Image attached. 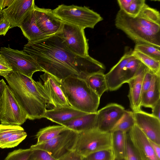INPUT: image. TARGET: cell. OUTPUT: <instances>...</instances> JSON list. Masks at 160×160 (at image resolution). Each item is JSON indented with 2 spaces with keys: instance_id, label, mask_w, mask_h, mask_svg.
I'll return each mask as SVG.
<instances>
[{
  "instance_id": "cell-8",
  "label": "cell",
  "mask_w": 160,
  "mask_h": 160,
  "mask_svg": "<svg viewBox=\"0 0 160 160\" xmlns=\"http://www.w3.org/2000/svg\"><path fill=\"white\" fill-rule=\"evenodd\" d=\"M0 54L11 65L12 71L32 78L33 74L38 71L43 72L35 60L23 50L19 51L8 47H2Z\"/></svg>"
},
{
  "instance_id": "cell-46",
  "label": "cell",
  "mask_w": 160,
  "mask_h": 160,
  "mask_svg": "<svg viewBox=\"0 0 160 160\" xmlns=\"http://www.w3.org/2000/svg\"><path fill=\"white\" fill-rule=\"evenodd\" d=\"M6 83L3 79H2L0 80V98H1L2 94L4 89V86Z\"/></svg>"
},
{
  "instance_id": "cell-2",
  "label": "cell",
  "mask_w": 160,
  "mask_h": 160,
  "mask_svg": "<svg viewBox=\"0 0 160 160\" xmlns=\"http://www.w3.org/2000/svg\"><path fill=\"white\" fill-rule=\"evenodd\" d=\"M28 119L43 118L48 102L38 81L21 73L13 71L4 77Z\"/></svg>"
},
{
  "instance_id": "cell-20",
  "label": "cell",
  "mask_w": 160,
  "mask_h": 160,
  "mask_svg": "<svg viewBox=\"0 0 160 160\" xmlns=\"http://www.w3.org/2000/svg\"><path fill=\"white\" fill-rule=\"evenodd\" d=\"M87 113L78 110L72 107H62L47 110L43 118L62 125L73 118Z\"/></svg>"
},
{
  "instance_id": "cell-21",
  "label": "cell",
  "mask_w": 160,
  "mask_h": 160,
  "mask_svg": "<svg viewBox=\"0 0 160 160\" xmlns=\"http://www.w3.org/2000/svg\"><path fill=\"white\" fill-rule=\"evenodd\" d=\"M97 113H88L73 118L61 125L79 132L96 128Z\"/></svg>"
},
{
  "instance_id": "cell-17",
  "label": "cell",
  "mask_w": 160,
  "mask_h": 160,
  "mask_svg": "<svg viewBox=\"0 0 160 160\" xmlns=\"http://www.w3.org/2000/svg\"><path fill=\"white\" fill-rule=\"evenodd\" d=\"M133 51L130 48L126 49L123 56L118 63L105 74L108 90H116L123 84L122 76L124 69L128 62L134 57Z\"/></svg>"
},
{
  "instance_id": "cell-24",
  "label": "cell",
  "mask_w": 160,
  "mask_h": 160,
  "mask_svg": "<svg viewBox=\"0 0 160 160\" xmlns=\"http://www.w3.org/2000/svg\"><path fill=\"white\" fill-rule=\"evenodd\" d=\"M85 80L89 87L100 98L104 92L108 90L104 73L92 74L87 77Z\"/></svg>"
},
{
  "instance_id": "cell-48",
  "label": "cell",
  "mask_w": 160,
  "mask_h": 160,
  "mask_svg": "<svg viewBox=\"0 0 160 160\" xmlns=\"http://www.w3.org/2000/svg\"><path fill=\"white\" fill-rule=\"evenodd\" d=\"M1 98H0V115L1 112Z\"/></svg>"
},
{
  "instance_id": "cell-37",
  "label": "cell",
  "mask_w": 160,
  "mask_h": 160,
  "mask_svg": "<svg viewBox=\"0 0 160 160\" xmlns=\"http://www.w3.org/2000/svg\"><path fill=\"white\" fill-rule=\"evenodd\" d=\"M32 149V152L28 160H57L45 151Z\"/></svg>"
},
{
  "instance_id": "cell-7",
  "label": "cell",
  "mask_w": 160,
  "mask_h": 160,
  "mask_svg": "<svg viewBox=\"0 0 160 160\" xmlns=\"http://www.w3.org/2000/svg\"><path fill=\"white\" fill-rule=\"evenodd\" d=\"M1 124L21 126L28 119L27 114L20 106L10 88L6 83L1 97Z\"/></svg>"
},
{
  "instance_id": "cell-29",
  "label": "cell",
  "mask_w": 160,
  "mask_h": 160,
  "mask_svg": "<svg viewBox=\"0 0 160 160\" xmlns=\"http://www.w3.org/2000/svg\"><path fill=\"white\" fill-rule=\"evenodd\" d=\"M133 50L140 52L156 60L160 61V48L154 46L146 43L136 44Z\"/></svg>"
},
{
  "instance_id": "cell-35",
  "label": "cell",
  "mask_w": 160,
  "mask_h": 160,
  "mask_svg": "<svg viewBox=\"0 0 160 160\" xmlns=\"http://www.w3.org/2000/svg\"><path fill=\"white\" fill-rule=\"evenodd\" d=\"M145 4V0H132L126 14L133 18L137 17Z\"/></svg>"
},
{
  "instance_id": "cell-45",
  "label": "cell",
  "mask_w": 160,
  "mask_h": 160,
  "mask_svg": "<svg viewBox=\"0 0 160 160\" xmlns=\"http://www.w3.org/2000/svg\"><path fill=\"white\" fill-rule=\"evenodd\" d=\"M14 0H0V10H2L6 7H9Z\"/></svg>"
},
{
  "instance_id": "cell-44",
  "label": "cell",
  "mask_w": 160,
  "mask_h": 160,
  "mask_svg": "<svg viewBox=\"0 0 160 160\" xmlns=\"http://www.w3.org/2000/svg\"><path fill=\"white\" fill-rule=\"evenodd\" d=\"M148 139L155 153L160 159V144H158L149 139Z\"/></svg>"
},
{
  "instance_id": "cell-11",
  "label": "cell",
  "mask_w": 160,
  "mask_h": 160,
  "mask_svg": "<svg viewBox=\"0 0 160 160\" xmlns=\"http://www.w3.org/2000/svg\"><path fill=\"white\" fill-rule=\"evenodd\" d=\"M43 81H38V85L48 101L53 108L71 107L68 102L61 87L60 80L48 73L40 76Z\"/></svg>"
},
{
  "instance_id": "cell-1",
  "label": "cell",
  "mask_w": 160,
  "mask_h": 160,
  "mask_svg": "<svg viewBox=\"0 0 160 160\" xmlns=\"http://www.w3.org/2000/svg\"><path fill=\"white\" fill-rule=\"evenodd\" d=\"M23 50L31 56L44 72L60 80L70 76L85 79L97 73H104L105 66L89 56L82 57L72 52L57 35L25 44Z\"/></svg>"
},
{
  "instance_id": "cell-25",
  "label": "cell",
  "mask_w": 160,
  "mask_h": 160,
  "mask_svg": "<svg viewBox=\"0 0 160 160\" xmlns=\"http://www.w3.org/2000/svg\"><path fill=\"white\" fill-rule=\"evenodd\" d=\"M68 129L62 125L49 126L40 129L35 135L37 139L36 144H39L49 141Z\"/></svg>"
},
{
  "instance_id": "cell-19",
  "label": "cell",
  "mask_w": 160,
  "mask_h": 160,
  "mask_svg": "<svg viewBox=\"0 0 160 160\" xmlns=\"http://www.w3.org/2000/svg\"><path fill=\"white\" fill-rule=\"evenodd\" d=\"M34 8L28 13L19 27L24 36L28 39V42H30L36 41L48 38L42 32L37 24Z\"/></svg>"
},
{
  "instance_id": "cell-5",
  "label": "cell",
  "mask_w": 160,
  "mask_h": 160,
  "mask_svg": "<svg viewBox=\"0 0 160 160\" xmlns=\"http://www.w3.org/2000/svg\"><path fill=\"white\" fill-rule=\"evenodd\" d=\"M52 11L54 15L63 22L84 29L93 28L103 19L99 14L85 6L61 4L52 10Z\"/></svg>"
},
{
  "instance_id": "cell-3",
  "label": "cell",
  "mask_w": 160,
  "mask_h": 160,
  "mask_svg": "<svg viewBox=\"0 0 160 160\" xmlns=\"http://www.w3.org/2000/svg\"><path fill=\"white\" fill-rule=\"evenodd\" d=\"M116 27L136 44L146 43L160 48V25L138 16L133 18L122 10L115 19Z\"/></svg>"
},
{
  "instance_id": "cell-4",
  "label": "cell",
  "mask_w": 160,
  "mask_h": 160,
  "mask_svg": "<svg viewBox=\"0 0 160 160\" xmlns=\"http://www.w3.org/2000/svg\"><path fill=\"white\" fill-rule=\"evenodd\" d=\"M61 87L73 108L87 113H95L100 98L89 87L85 79L70 76L60 80Z\"/></svg>"
},
{
  "instance_id": "cell-14",
  "label": "cell",
  "mask_w": 160,
  "mask_h": 160,
  "mask_svg": "<svg viewBox=\"0 0 160 160\" xmlns=\"http://www.w3.org/2000/svg\"><path fill=\"white\" fill-rule=\"evenodd\" d=\"M133 112L135 124L149 139L160 144V120L141 110Z\"/></svg>"
},
{
  "instance_id": "cell-18",
  "label": "cell",
  "mask_w": 160,
  "mask_h": 160,
  "mask_svg": "<svg viewBox=\"0 0 160 160\" xmlns=\"http://www.w3.org/2000/svg\"><path fill=\"white\" fill-rule=\"evenodd\" d=\"M149 69L142 63L134 77L128 83L129 91L128 96L130 107L133 112L141 110V98L143 80Z\"/></svg>"
},
{
  "instance_id": "cell-47",
  "label": "cell",
  "mask_w": 160,
  "mask_h": 160,
  "mask_svg": "<svg viewBox=\"0 0 160 160\" xmlns=\"http://www.w3.org/2000/svg\"><path fill=\"white\" fill-rule=\"evenodd\" d=\"M4 18V15L2 10H0V22Z\"/></svg>"
},
{
  "instance_id": "cell-36",
  "label": "cell",
  "mask_w": 160,
  "mask_h": 160,
  "mask_svg": "<svg viewBox=\"0 0 160 160\" xmlns=\"http://www.w3.org/2000/svg\"><path fill=\"white\" fill-rule=\"evenodd\" d=\"M126 160H142L130 141L127 134L126 158Z\"/></svg>"
},
{
  "instance_id": "cell-42",
  "label": "cell",
  "mask_w": 160,
  "mask_h": 160,
  "mask_svg": "<svg viewBox=\"0 0 160 160\" xmlns=\"http://www.w3.org/2000/svg\"><path fill=\"white\" fill-rule=\"evenodd\" d=\"M132 0H118L120 9L127 13Z\"/></svg>"
},
{
  "instance_id": "cell-41",
  "label": "cell",
  "mask_w": 160,
  "mask_h": 160,
  "mask_svg": "<svg viewBox=\"0 0 160 160\" xmlns=\"http://www.w3.org/2000/svg\"><path fill=\"white\" fill-rule=\"evenodd\" d=\"M11 28L12 26L10 23L4 17L0 22V35H5L9 29Z\"/></svg>"
},
{
  "instance_id": "cell-28",
  "label": "cell",
  "mask_w": 160,
  "mask_h": 160,
  "mask_svg": "<svg viewBox=\"0 0 160 160\" xmlns=\"http://www.w3.org/2000/svg\"><path fill=\"white\" fill-rule=\"evenodd\" d=\"M133 54L155 74L160 75V61L137 51L133 50Z\"/></svg>"
},
{
  "instance_id": "cell-10",
  "label": "cell",
  "mask_w": 160,
  "mask_h": 160,
  "mask_svg": "<svg viewBox=\"0 0 160 160\" xmlns=\"http://www.w3.org/2000/svg\"><path fill=\"white\" fill-rule=\"evenodd\" d=\"M78 133L68 128L54 138L32 145L30 148L45 151L57 160L66 153L73 150Z\"/></svg>"
},
{
  "instance_id": "cell-49",
  "label": "cell",
  "mask_w": 160,
  "mask_h": 160,
  "mask_svg": "<svg viewBox=\"0 0 160 160\" xmlns=\"http://www.w3.org/2000/svg\"><path fill=\"white\" fill-rule=\"evenodd\" d=\"M114 160H117V159H115ZM125 160V159H122V160Z\"/></svg>"
},
{
  "instance_id": "cell-32",
  "label": "cell",
  "mask_w": 160,
  "mask_h": 160,
  "mask_svg": "<svg viewBox=\"0 0 160 160\" xmlns=\"http://www.w3.org/2000/svg\"><path fill=\"white\" fill-rule=\"evenodd\" d=\"M111 148L96 152L82 157V160H114Z\"/></svg>"
},
{
  "instance_id": "cell-12",
  "label": "cell",
  "mask_w": 160,
  "mask_h": 160,
  "mask_svg": "<svg viewBox=\"0 0 160 160\" xmlns=\"http://www.w3.org/2000/svg\"><path fill=\"white\" fill-rule=\"evenodd\" d=\"M125 111L123 106L117 103L108 104L97 112L96 128L102 131L110 132Z\"/></svg>"
},
{
  "instance_id": "cell-30",
  "label": "cell",
  "mask_w": 160,
  "mask_h": 160,
  "mask_svg": "<svg viewBox=\"0 0 160 160\" xmlns=\"http://www.w3.org/2000/svg\"><path fill=\"white\" fill-rule=\"evenodd\" d=\"M27 134L24 131L17 132L8 138L0 141L2 148H14L18 146L26 137Z\"/></svg>"
},
{
  "instance_id": "cell-27",
  "label": "cell",
  "mask_w": 160,
  "mask_h": 160,
  "mask_svg": "<svg viewBox=\"0 0 160 160\" xmlns=\"http://www.w3.org/2000/svg\"><path fill=\"white\" fill-rule=\"evenodd\" d=\"M141 62L135 56L130 60L124 67L122 76L123 84L128 82L136 74L140 67Z\"/></svg>"
},
{
  "instance_id": "cell-39",
  "label": "cell",
  "mask_w": 160,
  "mask_h": 160,
  "mask_svg": "<svg viewBox=\"0 0 160 160\" xmlns=\"http://www.w3.org/2000/svg\"><path fill=\"white\" fill-rule=\"evenodd\" d=\"M154 74L149 69L146 73L142 81V94L146 92L150 87Z\"/></svg>"
},
{
  "instance_id": "cell-38",
  "label": "cell",
  "mask_w": 160,
  "mask_h": 160,
  "mask_svg": "<svg viewBox=\"0 0 160 160\" xmlns=\"http://www.w3.org/2000/svg\"><path fill=\"white\" fill-rule=\"evenodd\" d=\"M12 71V67L7 59L0 54V76L4 78Z\"/></svg>"
},
{
  "instance_id": "cell-22",
  "label": "cell",
  "mask_w": 160,
  "mask_h": 160,
  "mask_svg": "<svg viewBox=\"0 0 160 160\" xmlns=\"http://www.w3.org/2000/svg\"><path fill=\"white\" fill-rule=\"evenodd\" d=\"M160 100V75L154 74L149 88L142 94L141 106L152 108Z\"/></svg>"
},
{
  "instance_id": "cell-34",
  "label": "cell",
  "mask_w": 160,
  "mask_h": 160,
  "mask_svg": "<svg viewBox=\"0 0 160 160\" xmlns=\"http://www.w3.org/2000/svg\"><path fill=\"white\" fill-rule=\"evenodd\" d=\"M32 152L30 148L16 150L9 153L4 160H28Z\"/></svg>"
},
{
  "instance_id": "cell-33",
  "label": "cell",
  "mask_w": 160,
  "mask_h": 160,
  "mask_svg": "<svg viewBox=\"0 0 160 160\" xmlns=\"http://www.w3.org/2000/svg\"><path fill=\"white\" fill-rule=\"evenodd\" d=\"M24 131L20 126L0 124V141L7 139L12 135Z\"/></svg>"
},
{
  "instance_id": "cell-31",
  "label": "cell",
  "mask_w": 160,
  "mask_h": 160,
  "mask_svg": "<svg viewBox=\"0 0 160 160\" xmlns=\"http://www.w3.org/2000/svg\"><path fill=\"white\" fill-rule=\"evenodd\" d=\"M160 25V14L157 10L145 4L138 16Z\"/></svg>"
},
{
  "instance_id": "cell-43",
  "label": "cell",
  "mask_w": 160,
  "mask_h": 160,
  "mask_svg": "<svg viewBox=\"0 0 160 160\" xmlns=\"http://www.w3.org/2000/svg\"><path fill=\"white\" fill-rule=\"evenodd\" d=\"M151 108L152 109L151 114L160 120V100L156 103Z\"/></svg>"
},
{
  "instance_id": "cell-16",
  "label": "cell",
  "mask_w": 160,
  "mask_h": 160,
  "mask_svg": "<svg viewBox=\"0 0 160 160\" xmlns=\"http://www.w3.org/2000/svg\"><path fill=\"white\" fill-rule=\"evenodd\" d=\"M34 0H14L8 7L2 10L4 17L10 23L12 28L19 27L29 12L35 6Z\"/></svg>"
},
{
  "instance_id": "cell-9",
  "label": "cell",
  "mask_w": 160,
  "mask_h": 160,
  "mask_svg": "<svg viewBox=\"0 0 160 160\" xmlns=\"http://www.w3.org/2000/svg\"><path fill=\"white\" fill-rule=\"evenodd\" d=\"M84 30L78 26L63 22L60 31L56 35L73 53L86 57L89 56V46Z\"/></svg>"
},
{
  "instance_id": "cell-13",
  "label": "cell",
  "mask_w": 160,
  "mask_h": 160,
  "mask_svg": "<svg viewBox=\"0 0 160 160\" xmlns=\"http://www.w3.org/2000/svg\"><path fill=\"white\" fill-rule=\"evenodd\" d=\"M36 21L42 32L47 37L56 35L61 28L63 22L53 13L52 10L34 8Z\"/></svg>"
},
{
  "instance_id": "cell-6",
  "label": "cell",
  "mask_w": 160,
  "mask_h": 160,
  "mask_svg": "<svg viewBox=\"0 0 160 160\" xmlns=\"http://www.w3.org/2000/svg\"><path fill=\"white\" fill-rule=\"evenodd\" d=\"M111 133L96 128L78 132L73 150L82 157L111 148Z\"/></svg>"
},
{
  "instance_id": "cell-50",
  "label": "cell",
  "mask_w": 160,
  "mask_h": 160,
  "mask_svg": "<svg viewBox=\"0 0 160 160\" xmlns=\"http://www.w3.org/2000/svg\"><path fill=\"white\" fill-rule=\"evenodd\" d=\"M125 160H126V159H125Z\"/></svg>"
},
{
  "instance_id": "cell-15",
  "label": "cell",
  "mask_w": 160,
  "mask_h": 160,
  "mask_svg": "<svg viewBox=\"0 0 160 160\" xmlns=\"http://www.w3.org/2000/svg\"><path fill=\"white\" fill-rule=\"evenodd\" d=\"M128 132L131 143L142 160H160L153 151L148 138L135 124Z\"/></svg>"
},
{
  "instance_id": "cell-23",
  "label": "cell",
  "mask_w": 160,
  "mask_h": 160,
  "mask_svg": "<svg viewBox=\"0 0 160 160\" xmlns=\"http://www.w3.org/2000/svg\"><path fill=\"white\" fill-rule=\"evenodd\" d=\"M111 132V148L115 159L118 160L125 159L127 132L120 131H115Z\"/></svg>"
},
{
  "instance_id": "cell-26",
  "label": "cell",
  "mask_w": 160,
  "mask_h": 160,
  "mask_svg": "<svg viewBox=\"0 0 160 160\" xmlns=\"http://www.w3.org/2000/svg\"><path fill=\"white\" fill-rule=\"evenodd\" d=\"M135 124L133 112L125 110L122 117L110 132L115 131H120L127 132Z\"/></svg>"
},
{
  "instance_id": "cell-40",
  "label": "cell",
  "mask_w": 160,
  "mask_h": 160,
  "mask_svg": "<svg viewBox=\"0 0 160 160\" xmlns=\"http://www.w3.org/2000/svg\"><path fill=\"white\" fill-rule=\"evenodd\" d=\"M57 160H82V157L73 150L66 153Z\"/></svg>"
}]
</instances>
